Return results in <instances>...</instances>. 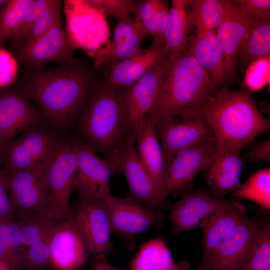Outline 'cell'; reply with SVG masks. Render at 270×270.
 Wrapping results in <instances>:
<instances>
[{"instance_id":"8d00e7d4","label":"cell","mask_w":270,"mask_h":270,"mask_svg":"<svg viewBox=\"0 0 270 270\" xmlns=\"http://www.w3.org/2000/svg\"><path fill=\"white\" fill-rule=\"evenodd\" d=\"M93 2L99 6L105 16H112L119 20L135 12L137 2L130 0H94Z\"/></svg>"},{"instance_id":"3957f363","label":"cell","mask_w":270,"mask_h":270,"mask_svg":"<svg viewBox=\"0 0 270 270\" xmlns=\"http://www.w3.org/2000/svg\"><path fill=\"white\" fill-rule=\"evenodd\" d=\"M195 116L203 118L211 128L218 148L242 150L270 129V120L256 106L250 90L226 86L214 93Z\"/></svg>"},{"instance_id":"6da1fadb","label":"cell","mask_w":270,"mask_h":270,"mask_svg":"<svg viewBox=\"0 0 270 270\" xmlns=\"http://www.w3.org/2000/svg\"><path fill=\"white\" fill-rule=\"evenodd\" d=\"M30 70L24 90L54 126H65L78 112L91 86V70L73 57L54 68Z\"/></svg>"},{"instance_id":"f35d334b","label":"cell","mask_w":270,"mask_h":270,"mask_svg":"<svg viewBox=\"0 0 270 270\" xmlns=\"http://www.w3.org/2000/svg\"><path fill=\"white\" fill-rule=\"evenodd\" d=\"M135 13L136 17L140 20L148 34L152 37L153 41L155 40L156 31L152 0L138 1Z\"/></svg>"},{"instance_id":"d6986e66","label":"cell","mask_w":270,"mask_h":270,"mask_svg":"<svg viewBox=\"0 0 270 270\" xmlns=\"http://www.w3.org/2000/svg\"><path fill=\"white\" fill-rule=\"evenodd\" d=\"M20 60L30 68L50 62L59 63L73 58V50L63 30L61 18L46 33L18 44Z\"/></svg>"},{"instance_id":"8992f818","label":"cell","mask_w":270,"mask_h":270,"mask_svg":"<svg viewBox=\"0 0 270 270\" xmlns=\"http://www.w3.org/2000/svg\"><path fill=\"white\" fill-rule=\"evenodd\" d=\"M76 164L73 142L58 141L43 162L42 174L48 194V210L57 222L72 216L70 196L74 190Z\"/></svg>"},{"instance_id":"cb8c5ba5","label":"cell","mask_w":270,"mask_h":270,"mask_svg":"<svg viewBox=\"0 0 270 270\" xmlns=\"http://www.w3.org/2000/svg\"><path fill=\"white\" fill-rule=\"evenodd\" d=\"M166 60L163 45L152 42L148 48L114 64L105 85L114 88H128L136 82L154 66Z\"/></svg>"},{"instance_id":"7402d4cb","label":"cell","mask_w":270,"mask_h":270,"mask_svg":"<svg viewBox=\"0 0 270 270\" xmlns=\"http://www.w3.org/2000/svg\"><path fill=\"white\" fill-rule=\"evenodd\" d=\"M186 47L207 72L215 90L228 82L224 54L216 30L190 27Z\"/></svg>"},{"instance_id":"7bdbcfd3","label":"cell","mask_w":270,"mask_h":270,"mask_svg":"<svg viewBox=\"0 0 270 270\" xmlns=\"http://www.w3.org/2000/svg\"><path fill=\"white\" fill-rule=\"evenodd\" d=\"M245 12L260 20H270V0H234Z\"/></svg>"},{"instance_id":"b9f144b4","label":"cell","mask_w":270,"mask_h":270,"mask_svg":"<svg viewBox=\"0 0 270 270\" xmlns=\"http://www.w3.org/2000/svg\"><path fill=\"white\" fill-rule=\"evenodd\" d=\"M15 218L6 172L0 171V221Z\"/></svg>"},{"instance_id":"60d3db41","label":"cell","mask_w":270,"mask_h":270,"mask_svg":"<svg viewBox=\"0 0 270 270\" xmlns=\"http://www.w3.org/2000/svg\"><path fill=\"white\" fill-rule=\"evenodd\" d=\"M47 2L48 0H34L24 16L17 34L14 37L16 42H20L24 38Z\"/></svg>"},{"instance_id":"74e56055","label":"cell","mask_w":270,"mask_h":270,"mask_svg":"<svg viewBox=\"0 0 270 270\" xmlns=\"http://www.w3.org/2000/svg\"><path fill=\"white\" fill-rule=\"evenodd\" d=\"M155 19L156 39L153 42L164 45V36L168 18L170 7L168 1L152 0Z\"/></svg>"},{"instance_id":"5b68a950","label":"cell","mask_w":270,"mask_h":270,"mask_svg":"<svg viewBox=\"0 0 270 270\" xmlns=\"http://www.w3.org/2000/svg\"><path fill=\"white\" fill-rule=\"evenodd\" d=\"M66 34L74 50L85 51L95 66L106 64L110 45L106 16L92 0H68L64 2Z\"/></svg>"},{"instance_id":"9c48e42d","label":"cell","mask_w":270,"mask_h":270,"mask_svg":"<svg viewBox=\"0 0 270 270\" xmlns=\"http://www.w3.org/2000/svg\"><path fill=\"white\" fill-rule=\"evenodd\" d=\"M136 141L132 132H128L120 144L112 154L111 158L124 173L132 196L154 210L164 208L166 198L161 194L146 171L135 146Z\"/></svg>"},{"instance_id":"4fadbf2b","label":"cell","mask_w":270,"mask_h":270,"mask_svg":"<svg viewBox=\"0 0 270 270\" xmlns=\"http://www.w3.org/2000/svg\"><path fill=\"white\" fill-rule=\"evenodd\" d=\"M222 20L216 36L223 50L228 78L232 76L245 39L260 19L244 11L232 0H220Z\"/></svg>"},{"instance_id":"c3c4849f","label":"cell","mask_w":270,"mask_h":270,"mask_svg":"<svg viewBox=\"0 0 270 270\" xmlns=\"http://www.w3.org/2000/svg\"><path fill=\"white\" fill-rule=\"evenodd\" d=\"M2 156L0 152V162H2Z\"/></svg>"},{"instance_id":"2e32d148","label":"cell","mask_w":270,"mask_h":270,"mask_svg":"<svg viewBox=\"0 0 270 270\" xmlns=\"http://www.w3.org/2000/svg\"><path fill=\"white\" fill-rule=\"evenodd\" d=\"M214 136L176 154L165 168L166 196L184 188L200 172L207 170L216 153Z\"/></svg>"},{"instance_id":"d4e9b609","label":"cell","mask_w":270,"mask_h":270,"mask_svg":"<svg viewBox=\"0 0 270 270\" xmlns=\"http://www.w3.org/2000/svg\"><path fill=\"white\" fill-rule=\"evenodd\" d=\"M148 35L137 18L128 16L119 20L114 30L106 64L112 68L120 61L139 52L142 48V42Z\"/></svg>"},{"instance_id":"44dd1931","label":"cell","mask_w":270,"mask_h":270,"mask_svg":"<svg viewBox=\"0 0 270 270\" xmlns=\"http://www.w3.org/2000/svg\"><path fill=\"white\" fill-rule=\"evenodd\" d=\"M89 254L80 232L71 218L59 222L52 236L49 264L54 270H79Z\"/></svg>"},{"instance_id":"603a6c76","label":"cell","mask_w":270,"mask_h":270,"mask_svg":"<svg viewBox=\"0 0 270 270\" xmlns=\"http://www.w3.org/2000/svg\"><path fill=\"white\" fill-rule=\"evenodd\" d=\"M240 151L236 148H217L215 157L204 176L214 196L224 198L227 194L240 186V176L244 162Z\"/></svg>"},{"instance_id":"ee69618b","label":"cell","mask_w":270,"mask_h":270,"mask_svg":"<svg viewBox=\"0 0 270 270\" xmlns=\"http://www.w3.org/2000/svg\"><path fill=\"white\" fill-rule=\"evenodd\" d=\"M244 160L250 161L264 160L270 162V140L253 144L250 150L245 154Z\"/></svg>"},{"instance_id":"ab89813d","label":"cell","mask_w":270,"mask_h":270,"mask_svg":"<svg viewBox=\"0 0 270 270\" xmlns=\"http://www.w3.org/2000/svg\"><path fill=\"white\" fill-rule=\"evenodd\" d=\"M17 62L8 51L0 48V87L7 86L15 79Z\"/></svg>"},{"instance_id":"7c38bea8","label":"cell","mask_w":270,"mask_h":270,"mask_svg":"<svg viewBox=\"0 0 270 270\" xmlns=\"http://www.w3.org/2000/svg\"><path fill=\"white\" fill-rule=\"evenodd\" d=\"M44 162L26 169L6 172L16 220L38 213L48 212V194L42 174Z\"/></svg>"},{"instance_id":"d590c367","label":"cell","mask_w":270,"mask_h":270,"mask_svg":"<svg viewBox=\"0 0 270 270\" xmlns=\"http://www.w3.org/2000/svg\"><path fill=\"white\" fill-rule=\"evenodd\" d=\"M243 270H270V228L264 226L263 232Z\"/></svg>"},{"instance_id":"52a82bcc","label":"cell","mask_w":270,"mask_h":270,"mask_svg":"<svg viewBox=\"0 0 270 270\" xmlns=\"http://www.w3.org/2000/svg\"><path fill=\"white\" fill-rule=\"evenodd\" d=\"M76 158L74 190L78 202L103 199L109 192V180L114 173L122 172L112 158L98 156L85 142H73Z\"/></svg>"},{"instance_id":"836d02e7","label":"cell","mask_w":270,"mask_h":270,"mask_svg":"<svg viewBox=\"0 0 270 270\" xmlns=\"http://www.w3.org/2000/svg\"><path fill=\"white\" fill-rule=\"evenodd\" d=\"M34 0H12L0 14V43L17 34L24 16Z\"/></svg>"},{"instance_id":"1f68e13d","label":"cell","mask_w":270,"mask_h":270,"mask_svg":"<svg viewBox=\"0 0 270 270\" xmlns=\"http://www.w3.org/2000/svg\"><path fill=\"white\" fill-rule=\"evenodd\" d=\"M190 24L193 28L215 30L222 20L220 0H188Z\"/></svg>"},{"instance_id":"bcb514c9","label":"cell","mask_w":270,"mask_h":270,"mask_svg":"<svg viewBox=\"0 0 270 270\" xmlns=\"http://www.w3.org/2000/svg\"><path fill=\"white\" fill-rule=\"evenodd\" d=\"M0 270H11L0 260Z\"/></svg>"},{"instance_id":"5bb4252c","label":"cell","mask_w":270,"mask_h":270,"mask_svg":"<svg viewBox=\"0 0 270 270\" xmlns=\"http://www.w3.org/2000/svg\"><path fill=\"white\" fill-rule=\"evenodd\" d=\"M167 64L166 60L158 63L134 84L122 91L127 122L136 139L153 106Z\"/></svg>"},{"instance_id":"30bf717a","label":"cell","mask_w":270,"mask_h":270,"mask_svg":"<svg viewBox=\"0 0 270 270\" xmlns=\"http://www.w3.org/2000/svg\"><path fill=\"white\" fill-rule=\"evenodd\" d=\"M102 200L109 217L112 234L131 238L163 222V215L132 196L121 198L109 192Z\"/></svg>"},{"instance_id":"f1b7e54d","label":"cell","mask_w":270,"mask_h":270,"mask_svg":"<svg viewBox=\"0 0 270 270\" xmlns=\"http://www.w3.org/2000/svg\"><path fill=\"white\" fill-rule=\"evenodd\" d=\"M132 270H191L184 260L176 262L160 238L152 239L140 248L130 264Z\"/></svg>"},{"instance_id":"7dc6e473","label":"cell","mask_w":270,"mask_h":270,"mask_svg":"<svg viewBox=\"0 0 270 270\" xmlns=\"http://www.w3.org/2000/svg\"><path fill=\"white\" fill-rule=\"evenodd\" d=\"M8 2V0H0V10H2Z\"/></svg>"},{"instance_id":"ba28073f","label":"cell","mask_w":270,"mask_h":270,"mask_svg":"<svg viewBox=\"0 0 270 270\" xmlns=\"http://www.w3.org/2000/svg\"><path fill=\"white\" fill-rule=\"evenodd\" d=\"M264 228L258 220L248 218L229 232L208 262L196 270H243Z\"/></svg>"},{"instance_id":"ffe728a7","label":"cell","mask_w":270,"mask_h":270,"mask_svg":"<svg viewBox=\"0 0 270 270\" xmlns=\"http://www.w3.org/2000/svg\"><path fill=\"white\" fill-rule=\"evenodd\" d=\"M24 90L0 94V147L40 122V114Z\"/></svg>"},{"instance_id":"8fae6325","label":"cell","mask_w":270,"mask_h":270,"mask_svg":"<svg viewBox=\"0 0 270 270\" xmlns=\"http://www.w3.org/2000/svg\"><path fill=\"white\" fill-rule=\"evenodd\" d=\"M232 202L204 190L186 192L174 205L169 215L172 232L176 234L196 228L203 230Z\"/></svg>"},{"instance_id":"277c9868","label":"cell","mask_w":270,"mask_h":270,"mask_svg":"<svg viewBox=\"0 0 270 270\" xmlns=\"http://www.w3.org/2000/svg\"><path fill=\"white\" fill-rule=\"evenodd\" d=\"M82 128L94 144L112 154L122 142L129 128L122 91L106 85L97 89L86 107Z\"/></svg>"},{"instance_id":"f6af8a7d","label":"cell","mask_w":270,"mask_h":270,"mask_svg":"<svg viewBox=\"0 0 270 270\" xmlns=\"http://www.w3.org/2000/svg\"><path fill=\"white\" fill-rule=\"evenodd\" d=\"M93 270H124L114 266L108 262L104 255H96L92 260Z\"/></svg>"},{"instance_id":"ac0fdd59","label":"cell","mask_w":270,"mask_h":270,"mask_svg":"<svg viewBox=\"0 0 270 270\" xmlns=\"http://www.w3.org/2000/svg\"><path fill=\"white\" fill-rule=\"evenodd\" d=\"M58 141L49 134L34 128L18 139L0 147L6 172L22 170L44 162Z\"/></svg>"},{"instance_id":"4dcf8cb0","label":"cell","mask_w":270,"mask_h":270,"mask_svg":"<svg viewBox=\"0 0 270 270\" xmlns=\"http://www.w3.org/2000/svg\"><path fill=\"white\" fill-rule=\"evenodd\" d=\"M233 197L250 200L270 210V168H262L252 174L232 194Z\"/></svg>"},{"instance_id":"e0dca14e","label":"cell","mask_w":270,"mask_h":270,"mask_svg":"<svg viewBox=\"0 0 270 270\" xmlns=\"http://www.w3.org/2000/svg\"><path fill=\"white\" fill-rule=\"evenodd\" d=\"M155 128L161 140L164 168L180 152L214 137L208 124L198 116L183 120L180 123L176 120L164 121L156 124Z\"/></svg>"},{"instance_id":"4316f807","label":"cell","mask_w":270,"mask_h":270,"mask_svg":"<svg viewBox=\"0 0 270 270\" xmlns=\"http://www.w3.org/2000/svg\"><path fill=\"white\" fill-rule=\"evenodd\" d=\"M155 126L152 120L146 119L136 138V148L150 177L161 194L166 198L163 152Z\"/></svg>"},{"instance_id":"7a4b0ae2","label":"cell","mask_w":270,"mask_h":270,"mask_svg":"<svg viewBox=\"0 0 270 270\" xmlns=\"http://www.w3.org/2000/svg\"><path fill=\"white\" fill-rule=\"evenodd\" d=\"M207 72L186 47L166 67L153 106L146 119L157 124L195 116L214 94Z\"/></svg>"},{"instance_id":"d6a6232c","label":"cell","mask_w":270,"mask_h":270,"mask_svg":"<svg viewBox=\"0 0 270 270\" xmlns=\"http://www.w3.org/2000/svg\"><path fill=\"white\" fill-rule=\"evenodd\" d=\"M16 220L20 227L22 243L25 248L44 238L59 222L53 219L48 212L28 216Z\"/></svg>"},{"instance_id":"e575fe53","label":"cell","mask_w":270,"mask_h":270,"mask_svg":"<svg viewBox=\"0 0 270 270\" xmlns=\"http://www.w3.org/2000/svg\"><path fill=\"white\" fill-rule=\"evenodd\" d=\"M61 1L48 0L36 22L24 38L17 44L34 39L48 32L60 18Z\"/></svg>"},{"instance_id":"484cf974","label":"cell","mask_w":270,"mask_h":270,"mask_svg":"<svg viewBox=\"0 0 270 270\" xmlns=\"http://www.w3.org/2000/svg\"><path fill=\"white\" fill-rule=\"evenodd\" d=\"M248 218L244 206L232 200L230 204L202 230L204 250L199 267L208 262L229 232Z\"/></svg>"},{"instance_id":"681fc988","label":"cell","mask_w":270,"mask_h":270,"mask_svg":"<svg viewBox=\"0 0 270 270\" xmlns=\"http://www.w3.org/2000/svg\"><path fill=\"white\" fill-rule=\"evenodd\" d=\"M46 270H54L53 268H52L51 269L47 268Z\"/></svg>"},{"instance_id":"f546056e","label":"cell","mask_w":270,"mask_h":270,"mask_svg":"<svg viewBox=\"0 0 270 270\" xmlns=\"http://www.w3.org/2000/svg\"><path fill=\"white\" fill-rule=\"evenodd\" d=\"M270 54V20H260L244 40L238 58L248 64Z\"/></svg>"},{"instance_id":"9a60e30c","label":"cell","mask_w":270,"mask_h":270,"mask_svg":"<svg viewBox=\"0 0 270 270\" xmlns=\"http://www.w3.org/2000/svg\"><path fill=\"white\" fill-rule=\"evenodd\" d=\"M77 206L71 218L89 254L105 256L113 252L111 226L102 199L78 202Z\"/></svg>"},{"instance_id":"83f0119b","label":"cell","mask_w":270,"mask_h":270,"mask_svg":"<svg viewBox=\"0 0 270 270\" xmlns=\"http://www.w3.org/2000/svg\"><path fill=\"white\" fill-rule=\"evenodd\" d=\"M190 8L188 0H172L164 36L163 48L169 62L186 49L190 30Z\"/></svg>"}]
</instances>
